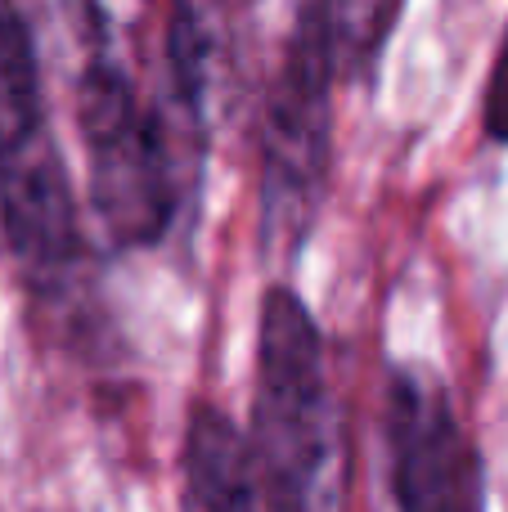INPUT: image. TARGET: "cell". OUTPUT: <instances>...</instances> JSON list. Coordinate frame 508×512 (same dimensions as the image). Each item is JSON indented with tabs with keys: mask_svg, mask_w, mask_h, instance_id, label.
I'll use <instances>...</instances> for the list:
<instances>
[{
	"mask_svg": "<svg viewBox=\"0 0 508 512\" xmlns=\"http://www.w3.org/2000/svg\"><path fill=\"white\" fill-rule=\"evenodd\" d=\"M77 131L86 144L90 207L117 248H149L176 221L171 149L158 113L113 45L86 50L77 77Z\"/></svg>",
	"mask_w": 508,
	"mask_h": 512,
	"instance_id": "cell-1",
	"label": "cell"
},
{
	"mask_svg": "<svg viewBox=\"0 0 508 512\" xmlns=\"http://www.w3.org/2000/svg\"><path fill=\"white\" fill-rule=\"evenodd\" d=\"M333 54L315 0H306L288 36L279 77L261 117V248L297 256L324 207L333 144Z\"/></svg>",
	"mask_w": 508,
	"mask_h": 512,
	"instance_id": "cell-2",
	"label": "cell"
},
{
	"mask_svg": "<svg viewBox=\"0 0 508 512\" xmlns=\"http://www.w3.org/2000/svg\"><path fill=\"white\" fill-rule=\"evenodd\" d=\"M0 230L36 270H63L81 248L72 180L45 126L36 41L14 9H0Z\"/></svg>",
	"mask_w": 508,
	"mask_h": 512,
	"instance_id": "cell-3",
	"label": "cell"
},
{
	"mask_svg": "<svg viewBox=\"0 0 508 512\" xmlns=\"http://www.w3.org/2000/svg\"><path fill=\"white\" fill-rule=\"evenodd\" d=\"M252 436L257 472H266L284 512H293L329 459L324 346L311 310L293 288H270L261 301Z\"/></svg>",
	"mask_w": 508,
	"mask_h": 512,
	"instance_id": "cell-4",
	"label": "cell"
},
{
	"mask_svg": "<svg viewBox=\"0 0 508 512\" xmlns=\"http://www.w3.org/2000/svg\"><path fill=\"white\" fill-rule=\"evenodd\" d=\"M387 454H392V490L401 512H482L477 445L432 373H392Z\"/></svg>",
	"mask_w": 508,
	"mask_h": 512,
	"instance_id": "cell-5",
	"label": "cell"
},
{
	"mask_svg": "<svg viewBox=\"0 0 508 512\" xmlns=\"http://www.w3.org/2000/svg\"><path fill=\"white\" fill-rule=\"evenodd\" d=\"M185 490L198 512H257V459L221 409L194 405L185 427Z\"/></svg>",
	"mask_w": 508,
	"mask_h": 512,
	"instance_id": "cell-6",
	"label": "cell"
},
{
	"mask_svg": "<svg viewBox=\"0 0 508 512\" xmlns=\"http://www.w3.org/2000/svg\"><path fill=\"white\" fill-rule=\"evenodd\" d=\"M405 0H315L324 23V41L333 54V72L342 81H369L383 59L392 27Z\"/></svg>",
	"mask_w": 508,
	"mask_h": 512,
	"instance_id": "cell-7",
	"label": "cell"
},
{
	"mask_svg": "<svg viewBox=\"0 0 508 512\" xmlns=\"http://www.w3.org/2000/svg\"><path fill=\"white\" fill-rule=\"evenodd\" d=\"M221 32H216L212 0H171V81H176L180 108L194 117V126H203L207 117V95H212V72L221 59Z\"/></svg>",
	"mask_w": 508,
	"mask_h": 512,
	"instance_id": "cell-8",
	"label": "cell"
},
{
	"mask_svg": "<svg viewBox=\"0 0 508 512\" xmlns=\"http://www.w3.org/2000/svg\"><path fill=\"white\" fill-rule=\"evenodd\" d=\"M482 122L495 144H508V27H504L500 54H495V63H491V81H486Z\"/></svg>",
	"mask_w": 508,
	"mask_h": 512,
	"instance_id": "cell-9",
	"label": "cell"
}]
</instances>
